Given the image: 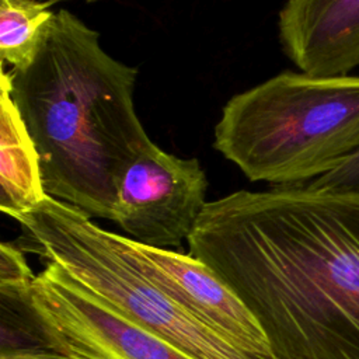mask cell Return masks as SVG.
Wrapping results in <instances>:
<instances>
[{"label":"cell","mask_w":359,"mask_h":359,"mask_svg":"<svg viewBox=\"0 0 359 359\" xmlns=\"http://www.w3.org/2000/svg\"><path fill=\"white\" fill-rule=\"evenodd\" d=\"M187 243L279 359H359V192L237 191L206 203Z\"/></svg>","instance_id":"6da1fadb"},{"label":"cell","mask_w":359,"mask_h":359,"mask_svg":"<svg viewBox=\"0 0 359 359\" xmlns=\"http://www.w3.org/2000/svg\"><path fill=\"white\" fill-rule=\"evenodd\" d=\"M0 359H72L46 345L32 346H1Z\"/></svg>","instance_id":"4fadbf2b"},{"label":"cell","mask_w":359,"mask_h":359,"mask_svg":"<svg viewBox=\"0 0 359 359\" xmlns=\"http://www.w3.org/2000/svg\"><path fill=\"white\" fill-rule=\"evenodd\" d=\"M38 342L72 359H195L46 262L17 299Z\"/></svg>","instance_id":"5b68a950"},{"label":"cell","mask_w":359,"mask_h":359,"mask_svg":"<svg viewBox=\"0 0 359 359\" xmlns=\"http://www.w3.org/2000/svg\"><path fill=\"white\" fill-rule=\"evenodd\" d=\"M213 144L251 181L316 180L359 149V76L276 74L227 101Z\"/></svg>","instance_id":"3957f363"},{"label":"cell","mask_w":359,"mask_h":359,"mask_svg":"<svg viewBox=\"0 0 359 359\" xmlns=\"http://www.w3.org/2000/svg\"><path fill=\"white\" fill-rule=\"evenodd\" d=\"M307 185L335 192H359V149L337 168L309 181Z\"/></svg>","instance_id":"7c38bea8"},{"label":"cell","mask_w":359,"mask_h":359,"mask_svg":"<svg viewBox=\"0 0 359 359\" xmlns=\"http://www.w3.org/2000/svg\"><path fill=\"white\" fill-rule=\"evenodd\" d=\"M87 1H88V3H91V1H97V0H87Z\"/></svg>","instance_id":"5bb4252c"},{"label":"cell","mask_w":359,"mask_h":359,"mask_svg":"<svg viewBox=\"0 0 359 359\" xmlns=\"http://www.w3.org/2000/svg\"><path fill=\"white\" fill-rule=\"evenodd\" d=\"M206 188L196 158H180L150 140L118 178L112 222L137 243L180 247L208 203Z\"/></svg>","instance_id":"8992f818"},{"label":"cell","mask_w":359,"mask_h":359,"mask_svg":"<svg viewBox=\"0 0 359 359\" xmlns=\"http://www.w3.org/2000/svg\"><path fill=\"white\" fill-rule=\"evenodd\" d=\"M128 248L142 272L199 321L248 353L279 359L252 313L202 261L129 237Z\"/></svg>","instance_id":"52a82bcc"},{"label":"cell","mask_w":359,"mask_h":359,"mask_svg":"<svg viewBox=\"0 0 359 359\" xmlns=\"http://www.w3.org/2000/svg\"><path fill=\"white\" fill-rule=\"evenodd\" d=\"M36 275L31 271L22 248L1 243L0 245V292L3 297L17 299L28 290Z\"/></svg>","instance_id":"8fae6325"},{"label":"cell","mask_w":359,"mask_h":359,"mask_svg":"<svg viewBox=\"0 0 359 359\" xmlns=\"http://www.w3.org/2000/svg\"><path fill=\"white\" fill-rule=\"evenodd\" d=\"M0 91V209L14 217L35 208L48 194L36 147L11 97L4 69Z\"/></svg>","instance_id":"9c48e42d"},{"label":"cell","mask_w":359,"mask_h":359,"mask_svg":"<svg viewBox=\"0 0 359 359\" xmlns=\"http://www.w3.org/2000/svg\"><path fill=\"white\" fill-rule=\"evenodd\" d=\"M279 36L303 73L345 76L359 66V0H287Z\"/></svg>","instance_id":"ba28073f"},{"label":"cell","mask_w":359,"mask_h":359,"mask_svg":"<svg viewBox=\"0 0 359 359\" xmlns=\"http://www.w3.org/2000/svg\"><path fill=\"white\" fill-rule=\"evenodd\" d=\"M22 247L60 265L77 282L195 359H262L199 321L157 287L139 268L128 237L97 226L79 209L46 196L13 217Z\"/></svg>","instance_id":"277c9868"},{"label":"cell","mask_w":359,"mask_h":359,"mask_svg":"<svg viewBox=\"0 0 359 359\" xmlns=\"http://www.w3.org/2000/svg\"><path fill=\"white\" fill-rule=\"evenodd\" d=\"M55 0H0V57L13 69L31 63L53 18Z\"/></svg>","instance_id":"30bf717a"},{"label":"cell","mask_w":359,"mask_h":359,"mask_svg":"<svg viewBox=\"0 0 359 359\" xmlns=\"http://www.w3.org/2000/svg\"><path fill=\"white\" fill-rule=\"evenodd\" d=\"M8 74L45 192L114 220L118 178L150 142L133 102L136 67L109 56L97 31L60 8L31 63Z\"/></svg>","instance_id":"7a4b0ae2"}]
</instances>
